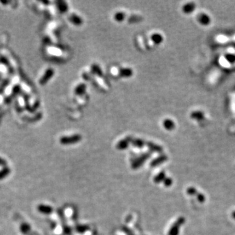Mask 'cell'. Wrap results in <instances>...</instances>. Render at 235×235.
Returning a JSON list of instances; mask_svg holds the SVG:
<instances>
[{
  "instance_id": "obj_1",
  "label": "cell",
  "mask_w": 235,
  "mask_h": 235,
  "mask_svg": "<svg viewBox=\"0 0 235 235\" xmlns=\"http://www.w3.org/2000/svg\"><path fill=\"white\" fill-rule=\"evenodd\" d=\"M185 221V220L184 217H179L171 227L169 232H168V235H178L180 227L184 224Z\"/></svg>"
},
{
  "instance_id": "obj_2",
  "label": "cell",
  "mask_w": 235,
  "mask_h": 235,
  "mask_svg": "<svg viewBox=\"0 0 235 235\" xmlns=\"http://www.w3.org/2000/svg\"><path fill=\"white\" fill-rule=\"evenodd\" d=\"M82 137L80 135H73L71 137H64L60 139V142L64 144H74L79 142Z\"/></svg>"
},
{
  "instance_id": "obj_3",
  "label": "cell",
  "mask_w": 235,
  "mask_h": 235,
  "mask_svg": "<svg viewBox=\"0 0 235 235\" xmlns=\"http://www.w3.org/2000/svg\"><path fill=\"white\" fill-rule=\"evenodd\" d=\"M197 20L203 26H208L210 23V18L205 13H201L197 16Z\"/></svg>"
},
{
  "instance_id": "obj_4",
  "label": "cell",
  "mask_w": 235,
  "mask_h": 235,
  "mask_svg": "<svg viewBox=\"0 0 235 235\" xmlns=\"http://www.w3.org/2000/svg\"><path fill=\"white\" fill-rule=\"evenodd\" d=\"M53 75H54V70L52 69H48L47 71H46V73H45V74L44 75V76L43 77V78H41V80L40 81L41 84V85L44 84L47 82H48L49 80H50V78Z\"/></svg>"
},
{
  "instance_id": "obj_5",
  "label": "cell",
  "mask_w": 235,
  "mask_h": 235,
  "mask_svg": "<svg viewBox=\"0 0 235 235\" xmlns=\"http://www.w3.org/2000/svg\"><path fill=\"white\" fill-rule=\"evenodd\" d=\"M195 4L194 3H188L182 7V11L185 14L191 13L195 9Z\"/></svg>"
},
{
  "instance_id": "obj_6",
  "label": "cell",
  "mask_w": 235,
  "mask_h": 235,
  "mask_svg": "<svg viewBox=\"0 0 235 235\" xmlns=\"http://www.w3.org/2000/svg\"><path fill=\"white\" fill-rule=\"evenodd\" d=\"M163 126L166 129L171 131L175 129V123L172 120H171V119H165V121L163 122Z\"/></svg>"
},
{
  "instance_id": "obj_7",
  "label": "cell",
  "mask_w": 235,
  "mask_h": 235,
  "mask_svg": "<svg viewBox=\"0 0 235 235\" xmlns=\"http://www.w3.org/2000/svg\"><path fill=\"white\" fill-rule=\"evenodd\" d=\"M127 139H128V141L129 142H131L132 144H133V145H134L135 146H137V147H139V148H141L144 145V141H142V140H141V139H133V138H127Z\"/></svg>"
},
{
  "instance_id": "obj_8",
  "label": "cell",
  "mask_w": 235,
  "mask_h": 235,
  "mask_svg": "<svg viewBox=\"0 0 235 235\" xmlns=\"http://www.w3.org/2000/svg\"><path fill=\"white\" fill-rule=\"evenodd\" d=\"M119 75L123 77H129L133 75V71L129 68L121 69L119 71Z\"/></svg>"
},
{
  "instance_id": "obj_9",
  "label": "cell",
  "mask_w": 235,
  "mask_h": 235,
  "mask_svg": "<svg viewBox=\"0 0 235 235\" xmlns=\"http://www.w3.org/2000/svg\"><path fill=\"white\" fill-rule=\"evenodd\" d=\"M69 19L70 21L74 24H75V25H80V24L82 23V20L81 19V18L76 15H71Z\"/></svg>"
},
{
  "instance_id": "obj_10",
  "label": "cell",
  "mask_w": 235,
  "mask_h": 235,
  "mask_svg": "<svg viewBox=\"0 0 235 235\" xmlns=\"http://www.w3.org/2000/svg\"><path fill=\"white\" fill-rule=\"evenodd\" d=\"M151 39L152 41H153V42L157 44H160L163 40V36L159 34H155L154 35H152Z\"/></svg>"
},
{
  "instance_id": "obj_11",
  "label": "cell",
  "mask_w": 235,
  "mask_h": 235,
  "mask_svg": "<svg viewBox=\"0 0 235 235\" xmlns=\"http://www.w3.org/2000/svg\"><path fill=\"white\" fill-rule=\"evenodd\" d=\"M86 86L84 84H81L80 85H78L77 87L75 89V93L77 95H82L84 94V92H86Z\"/></svg>"
},
{
  "instance_id": "obj_12",
  "label": "cell",
  "mask_w": 235,
  "mask_h": 235,
  "mask_svg": "<svg viewBox=\"0 0 235 235\" xmlns=\"http://www.w3.org/2000/svg\"><path fill=\"white\" fill-rule=\"evenodd\" d=\"M191 118L196 119H202L204 118V114L201 111H195L191 114Z\"/></svg>"
},
{
  "instance_id": "obj_13",
  "label": "cell",
  "mask_w": 235,
  "mask_h": 235,
  "mask_svg": "<svg viewBox=\"0 0 235 235\" xmlns=\"http://www.w3.org/2000/svg\"><path fill=\"white\" fill-rule=\"evenodd\" d=\"M38 209L41 213L44 214H50L52 212V208L50 207H48V206L40 205Z\"/></svg>"
},
{
  "instance_id": "obj_14",
  "label": "cell",
  "mask_w": 235,
  "mask_h": 235,
  "mask_svg": "<svg viewBox=\"0 0 235 235\" xmlns=\"http://www.w3.org/2000/svg\"><path fill=\"white\" fill-rule=\"evenodd\" d=\"M128 142L129 141L127 139H125V140H123V141H119L117 144V148L119 150L125 149V148H127V146H128Z\"/></svg>"
},
{
  "instance_id": "obj_15",
  "label": "cell",
  "mask_w": 235,
  "mask_h": 235,
  "mask_svg": "<svg viewBox=\"0 0 235 235\" xmlns=\"http://www.w3.org/2000/svg\"><path fill=\"white\" fill-rule=\"evenodd\" d=\"M167 159V157L165 155H163L162 156H160L159 158H157L155 160H154L153 165H159L161 163H163Z\"/></svg>"
},
{
  "instance_id": "obj_16",
  "label": "cell",
  "mask_w": 235,
  "mask_h": 235,
  "mask_svg": "<svg viewBox=\"0 0 235 235\" xmlns=\"http://www.w3.org/2000/svg\"><path fill=\"white\" fill-rule=\"evenodd\" d=\"M148 146L151 148L152 150L156 151V152H161L163 150V148L160 146L157 145V144H155L152 143V142L148 143Z\"/></svg>"
},
{
  "instance_id": "obj_17",
  "label": "cell",
  "mask_w": 235,
  "mask_h": 235,
  "mask_svg": "<svg viewBox=\"0 0 235 235\" xmlns=\"http://www.w3.org/2000/svg\"><path fill=\"white\" fill-rule=\"evenodd\" d=\"M186 192L189 195L193 196V195H197L198 191L197 190V189L194 187H189L187 189Z\"/></svg>"
},
{
  "instance_id": "obj_18",
  "label": "cell",
  "mask_w": 235,
  "mask_h": 235,
  "mask_svg": "<svg viewBox=\"0 0 235 235\" xmlns=\"http://www.w3.org/2000/svg\"><path fill=\"white\" fill-rule=\"evenodd\" d=\"M225 60L230 64H233L235 62V55L232 54H227L225 56Z\"/></svg>"
},
{
  "instance_id": "obj_19",
  "label": "cell",
  "mask_w": 235,
  "mask_h": 235,
  "mask_svg": "<svg viewBox=\"0 0 235 235\" xmlns=\"http://www.w3.org/2000/svg\"><path fill=\"white\" fill-rule=\"evenodd\" d=\"M114 18L116 19L118 22H122L123 19L125 18V14L122 12H119L114 15Z\"/></svg>"
},
{
  "instance_id": "obj_20",
  "label": "cell",
  "mask_w": 235,
  "mask_h": 235,
  "mask_svg": "<svg viewBox=\"0 0 235 235\" xmlns=\"http://www.w3.org/2000/svg\"><path fill=\"white\" fill-rule=\"evenodd\" d=\"M92 71L95 74H96V75H97L99 76L102 75V71H101V69H100V67H99V66H97L96 65H93L92 66Z\"/></svg>"
},
{
  "instance_id": "obj_21",
  "label": "cell",
  "mask_w": 235,
  "mask_h": 235,
  "mask_svg": "<svg viewBox=\"0 0 235 235\" xmlns=\"http://www.w3.org/2000/svg\"><path fill=\"white\" fill-rule=\"evenodd\" d=\"M10 172V170L8 168H3L2 171H0V180H2L3 178H5V176H7Z\"/></svg>"
},
{
  "instance_id": "obj_22",
  "label": "cell",
  "mask_w": 235,
  "mask_h": 235,
  "mask_svg": "<svg viewBox=\"0 0 235 235\" xmlns=\"http://www.w3.org/2000/svg\"><path fill=\"white\" fill-rule=\"evenodd\" d=\"M30 230V227L27 224H24L20 227V230L24 234H26Z\"/></svg>"
},
{
  "instance_id": "obj_23",
  "label": "cell",
  "mask_w": 235,
  "mask_h": 235,
  "mask_svg": "<svg viewBox=\"0 0 235 235\" xmlns=\"http://www.w3.org/2000/svg\"><path fill=\"white\" fill-rule=\"evenodd\" d=\"M165 178V172H161L159 174L155 177V181L156 182H162V180H164Z\"/></svg>"
},
{
  "instance_id": "obj_24",
  "label": "cell",
  "mask_w": 235,
  "mask_h": 235,
  "mask_svg": "<svg viewBox=\"0 0 235 235\" xmlns=\"http://www.w3.org/2000/svg\"><path fill=\"white\" fill-rule=\"evenodd\" d=\"M196 196H197V199L198 201L199 202V203H204L205 201H206V197L204 194H203V193H198Z\"/></svg>"
},
{
  "instance_id": "obj_25",
  "label": "cell",
  "mask_w": 235,
  "mask_h": 235,
  "mask_svg": "<svg viewBox=\"0 0 235 235\" xmlns=\"http://www.w3.org/2000/svg\"><path fill=\"white\" fill-rule=\"evenodd\" d=\"M61 3V5H59L60 6H59V8L60 9L61 12H63V13H64V12L66 11V10L67 9V5H66V4L65 3V2H60Z\"/></svg>"
},
{
  "instance_id": "obj_26",
  "label": "cell",
  "mask_w": 235,
  "mask_h": 235,
  "mask_svg": "<svg viewBox=\"0 0 235 235\" xmlns=\"http://www.w3.org/2000/svg\"><path fill=\"white\" fill-rule=\"evenodd\" d=\"M172 180L170 178H165L164 180V184L165 186L167 187H168V186H171V185H172Z\"/></svg>"
},
{
  "instance_id": "obj_27",
  "label": "cell",
  "mask_w": 235,
  "mask_h": 235,
  "mask_svg": "<svg viewBox=\"0 0 235 235\" xmlns=\"http://www.w3.org/2000/svg\"><path fill=\"white\" fill-rule=\"evenodd\" d=\"M6 165V162L5 160H3L2 158H0V165L2 166H4Z\"/></svg>"
},
{
  "instance_id": "obj_28",
  "label": "cell",
  "mask_w": 235,
  "mask_h": 235,
  "mask_svg": "<svg viewBox=\"0 0 235 235\" xmlns=\"http://www.w3.org/2000/svg\"><path fill=\"white\" fill-rule=\"evenodd\" d=\"M232 217L234 220H235V211H234L233 213H232Z\"/></svg>"
}]
</instances>
